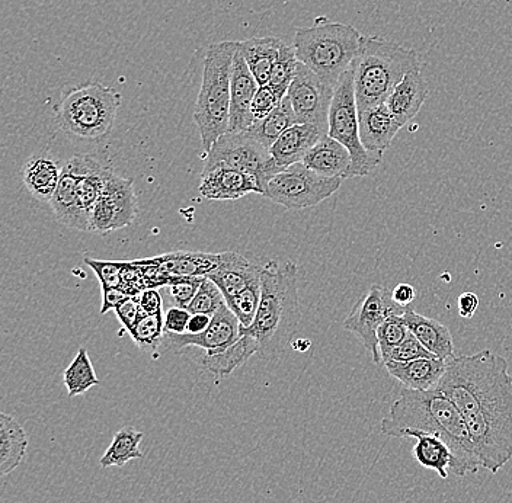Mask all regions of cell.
Returning a JSON list of instances; mask_svg holds the SVG:
<instances>
[{
  "label": "cell",
  "instance_id": "cell-18",
  "mask_svg": "<svg viewBox=\"0 0 512 503\" xmlns=\"http://www.w3.org/2000/svg\"><path fill=\"white\" fill-rule=\"evenodd\" d=\"M261 194V187L254 176L235 169H214L201 175V197L211 201L239 200L245 195Z\"/></svg>",
  "mask_w": 512,
  "mask_h": 503
},
{
  "label": "cell",
  "instance_id": "cell-13",
  "mask_svg": "<svg viewBox=\"0 0 512 503\" xmlns=\"http://www.w3.org/2000/svg\"><path fill=\"white\" fill-rule=\"evenodd\" d=\"M137 216V197L133 179L112 173L104 194L91 214V232L108 233L130 226Z\"/></svg>",
  "mask_w": 512,
  "mask_h": 503
},
{
  "label": "cell",
  "instance_id": "cell-43",
  "mask_svg": "<svg viewBox=\"0 0 512 503\" xmlns=\"http://www.w3.org/2000/svg\"><path fill=\"white\" fill-rule=\"evenodd\" d=\"M191 313L182 307H172L165 315V333L184 335L188 331V323L191 320Z\"/></svg>",
  "mask_w": 512,
  "mask_h": 503
},
{
  "label": "cell",
  "instance_id": "cell-38",
  "mask_svg": "<svg viewBox=\"0 0 512 503\" xmlns=\"http://www.w3.org/2000/svg\"><path fill=\"white\" fill-rule=\"evenodd\" d=\"M421 358H435L434 355L425 348L412 333L406 336L405 341L400 342L395 348L387 349L382 352V361L389 362H409L421 360Z\"/></svg>",
  "mask_w": 512,
  "mask_h": 503
},
{
  "label": "cell",
  "instance_id": "cell-20",
  "mask_svg": "<svg viewBox=\"0 0 512 503\" xmlns=\"http://www.w3.org/2000/svg\"><path fill=\"white\" fill-rule=\"evenodd\" d=\"M326 131L315 124H294L281 134L270 149L272 159L281 169L303 162L307 153L326 136Z\"/></svg>",
  "mask_w": 512,
  "mask_h": 503
},
{
  "label": "cell",
  "instance_id": "cell-24",
  "mask_svg": "<svg viewBox=\"0 0 512 503\" xmlns=\"http://www.w3.org/2000/svg\"><path fill=\"white\" fill-rule=\"evenodd\" d=\"M304 165L326 178L348 179L351 169V155L347 147L336 142L331 136H323L303 159Z\"/></svg>",
  "mask_w": 512,
  "mask_h": 503
},
{
  "label": "cell",
  "instance_id": "cell-19",
  "mask_svg": "<svg viewBox=\"0 0 512 503\" xmlns=\"http://www.w3.org/2000/svg\"><path fill=\"white\" fill-rule=\"evenodd\" d=\"M402 127L386 104L360 112L361 143L368 152L384 155Z\"/></svg>",
  "mask_w": 512,
  "mask_h": 503
},
{
  "label": "cell",
  "instance_id": "cell-27",
  "mask_svg": "<svg viewBox=\"0 0 512 503\" xmlns=\"http://www.w3.org/2000/svg\"><path fill=\"white\" fill-rule=\"evenodd\" d=\"M22 176H24V185L31 192L32 197L50 204L59 187L62 169L47 156H34L25 163Z\"/></svg>",
  "mask_w": 512,
  "mask_h": 503
},
{
  "label": "cell",
  "instance_id": "cell-48",
  "mask_svg": "<svg viewBox=\"0 0 512 503\" xmlns=\"http://www.w3.org/2000/svg\"><path fill=\"white\" fill-rule=\"evenodd\" d=\"M392 299L400 307H411L416 299V290L411 284H399L393 288Z\"/></svg>",
  "mask_w": 512,
  "mask_h": 503
},
{
  "label": "cell",
  "instance_id": "cell-15",
  "mask_svg": "<svg viewBox=\"0 0 512 503\" xmlns=\"http://www.w3.org/2000/svg\"><path fill=\"white\" fill-rule=\"evenodd\" d=\"M259 85L243 57L240 47L233 60L232 82H230V124L229 131L242 133L248 131L255 123L252 114L254 101Z\"/></svg>",
  "mask_w": 512,
  "mask_h": 503
},
{
  "label": "cell",
  "instance_id": "cell-6",
  "mask_svg": "<svg viewBox=\"0 0 512 503\" xmlns=\"http://www.w3.org/2000/svg\"><path fill=\"white\" fill-rule=\"evenodd\" d=\"M239 47L240 41L211 44L204 57L203 82L195 102L194 121L206 152L223 134L229 133L230 82Z\"/></svg>",
  "mask_w": 512,
  "mask_h": 503
},
{
  "label": "cell",
  "instance_id": "cell-41",
  "mask_svg": "<svg viewBox=\"0 0 512 503\" xmlns=\"http://www.w3.org/2000/svg\"><path fill=\"white\" fill-rule=\"evenodd\" d=\"M203 280L204 277L175 278V280L168 285L169 294H171L175 306L187 309L191 301L194 300V297L197 296Z\"/></svg>",
  "mask_w": 512,
  "mask_h": 503
},
{
  "label": "cell",
  "instance_id": "cell-1",
  "mask_svg": "<svg viewBox=\"0 0 512 503\" xmlns=\"http://www.w3.org/2000/svg\"><path fill=\"white\" fill-rule=\"evenodd\" d=\"M438 392L462 413L482 469L496 474L512 458V376L491 349L448 361Z\"/></svg>",
  "mask_w": 512,
  "mask_h": 503
},
{
  "label": "cell",
  "instance_id": "cell-26",
  "mask_svg": "<svg viewBox=\"0 0 512 503\" xmlns=\"http://www.w3.org/2000/svg\"><path fill=\"white\" fill-rule=\"evenodd\" d=\"M259 354V345L252 336L240 332L238 341L222 349V351L204 354L200 364L210 371L217 380L230 376L233 371L245 365L249 358Z\"/></svg>",
  "mask_w": 512,
  "mask_h": 503
},
{
  "label": "cell",
  "instance_id": "cell-4",
  "mask_svg": "<svg viewBox=\"0 0 512 503\" xmlns=\"http://www.w3.org/2000/svg\"><path fill=\"white\" fill-rule=\"evenodd\" d=\"M421 66L411 48L380 37H363L354 64L355 98L358 111L386 104L409 70Z\"/></svg>",
  "mask_w": 512,
  "mask_h": 503
},
{
  "label": "cell",
  "instance_id": "cell-11",
  "mask_svg": "<svg viewBox=\"0 0 512 503\" xmlns=\"http://www.w3.org/2000/svg\"><path fill=\"white\" fill-rule=\"evenodd\" d=\"M406 307H400L392 299V293L384 290L382 285H371L370 290L355 304L354 309L342 326L345 331L360 339L361 344L373 358L374 364H382L377 331L387 317L403 315Z\"/></svg>",
  "mask_w": 512,
  "mask_h": 503
},
{
  "label": "cell",
  "instance_id": "cell-36",
  "mask_svg": "<svg viewBox=\"0 0 512 503\" xmlns=\"http://www.w3.org/2000/svg\"><path fill=\"white\" fill-rule=\"evenodd\" d=\"M163 333H165L163 313H156V315L142 313L139 322L134 326L133 331L130 332V336L139 346H152V348H156L162 342Z\"/></svg>",
  "mask_w": 512,
  "mask_h": 503
},
{
  "label": "cell",
  "instance_id": "cell-8",
  "mask_svg": "<svg viewBox=\"0 0 512 503\" xmlns=\"http://www.w3.org/2000/svg\"><path fill=\"white\" fill-rule=\"evenodd\" d=\"M328 136L347 147L351 155L348 179L368 176L382 163L383 155L364 149L360 136V111L355 98L354 67L339 78L329 108Z\"/></svg>",
  "mask_w": 512,
  "mask_h": 503
},
{
  "label": "cell",
  "instance_id": "cell-21",
  "mask_svg": "<svg viewBox=\"0 0 512 503\" xmlns=\"http://www.w3.org/2000/svg\"><path fill=\"white\" fill-rule=\"evenodd\" d=\"M448 361L421 358L409 362H384L387 373L395 377L405 389L428 392L434 390L447 371Z\"/></svg>",
  "mask_w": 512,
  "mask_h": 503
},
{
  "label": "cell",
  "instance_id": "cell-31",
  "mask_svg": "<svg viewBox=\"0 0 512 503\" xmlns=\"http://www.w3.org/2000/svg\"><path fill=\"white\" fill-rule=\"evenodd\" d=\"M294 124H297L296 114L291 107L290 99L286 96L268 117L255 121L248 133L259 143L264 144L267 149H271L272 144L280 139L281 134L293 127Z\"/></svg>",
  "mask_w": 512,
  "mask_h": 503
},
{
  "label": "cell",
  "instance_id": "cell-44",
  "mask_svg": "<svg viewBox=\"0 0 512 503\" xmlns=\"http://www.w3.org/2000/svg\"><path fill=\"white\" fill-rule=\"evenodd\" d=\"M142 313V307H140L139 300L134 299V297H130V299L124 301L120 307L115 309V315L120 319L121 325L127 329L128 333L133 331L134 326L139 322Z\"/></svg>",
  "mask_w": 512,
  "mask_h": 503
},
{
  "label": "cell",
  "instance_id": "cell-33",
  "mask_svg": "<svg viewBox=\"0 0 512 503\" xmlns=\"http://www.w3.org/2000/svg\"><path fill=\"white\" fill-rule=\"evenodd\" d=\"M63 381L69 397L80 396L92 387L98 386L99 380L96 377L94 365H92L91 358H89L88 351L85 348L79 349L75 360L66 368Z\"/></svg>",
  "mask_w": 512,
  "mask_h": 503
},
{
  "label": "cell",
  "instance_id": "cell-49",
  "mask_svg": "<svg viewBox=\"0 0 512 503\" xmlns=\"http://www.w3.org/2000/svg\"><path fill=\"white\" fill-rule=\"evenodd\" d=\"M211 317L213 316L192 315L190 323H188L187 333H191V335H198V333H203L206 331L208 326H210Z\"/></svg>",
  "mask_w": 512,
  "mask_h": 503
},
{
  "label": "cell",
  "instance_id": "cell-17",
  "mask_svg": "<svg viewBox=\"0 0 512 503\" xmlns=\"http://www.w3.org/2000/svg\"><path fill=\"white\" fill-rule=\"evenodd\" d=\"M261 274L262 268L249 262L245 256L236 252H223L220 253L219 264L208 272L206 278L220 288L224 299L229 300L255 281L261 280Z\"/></svg>",
  "mask_w": 512,
  "mask_h": 503
},
{
  "label": "cell",
  "instance_id": "cell-7",
  "mask_svg": "<svg viewBox=\"0 0 512 503\" xmlns=\"http://www.w3.org/2000/svg\"><path fill=\"white\" fill-rule=\"evenodd\" d=\"M120 105L121 95L115 89L98 82L80 83L64 91L54 107L56 124L78 139L102 140L110 134Z\"/></svg>",
  "mask_w": 512,
  "mask_h": 503
},
{
  "label": "cell",
  "instance_id": "cell-30",
  "mask_svg": "<svg viewBox=\"0 0 512 503\" xmlns=\"http://www.w3.org/2000/svg\"><path fill=\"white\" fill-rule=\"evenodd\" d=\"M414 454L416 461L425 469L434 470L446 480L453 467V454L446 442L430 434L416 435Z\"/></svg>",
  "mask_w": 512,
  "mask_h": 503
},
{
  "label": "cell",
  "instance_id": "cell-35",
  "mask_svg": "<svg viewBox=\"0 0 512 503\" xmlns=\"http://www.w3.org/2000/svg\"><path fill=\"white\" fill-rule=\"evenodd\" d=\"M259 301H261V280L255 281L232 299L226 300V303L233 315L238 317L240 328L246 329L254 325Z\"/></svg>",
  "mask_w": 512,
  "mask_h": 503
},
{
  "label": "cell",
  "instance_id": "cell-9",
  "mask_svg": "<svg viewBox=\"0 0 512 503\" xmlns=\"http://www.w3.org/2000/svg\"><path fill=\"white\" fill-rule=\"evenodd\" d=\"M214 169H235L254 176L261 187V195L272 176L283 171L272 159L270 149L254 139L248 131H229L211 146L201 175Z\"/></svg>",
  "mask_w": 512,
  "mask_h": 503
},
{
  "label": "cell",
  "instance_id": "cell-25",
  "mask_svg": "<svg viewBox=\"0 0 512 503\" xmlns=\"http://www.w3.org/2000/svg\"><path fill=\"white\" fill-rule=\"evenodd\" d=\"M220 253L174 252L149 259L172 281L182 277H206L219 264Z\"/></svg>",
  "mask_w": 512,
  "mask_h": 503
},
{
  "label": "cell",
  "instance_id": "cell-14",
  "mask_svg": "<svg viewBox=\"0 0 512 503\" xmlns=\"http://www.w3.org/2000/svg\"><path fill=\"white\" fill-rule=\"evenodd\" d=\"M239 336L240 323L238 317L233 315L227 303H224L217 310L216 315L211 317L210 326L203 333H198V335L163 333L160 345H166L174 349L195 346V348H203L207 354H211V352L222 351V349L232 345L233 342L238 341Z\"/></svg>",
  "mask_w": 512,
  "mask_h": 503
},
{
  "label": "cell",
  "instance_id": "cell-46",
  "mask_svg": "<svg viewBox=\"0 0 512 503\" xmlns=\"http://www.w3.org/2000/svg\"><path fill=\"white\" fill-rule=\"evenodd\" d=\"M139 303L140 307H142V312L147 313V315L162 313V297H160L159 291H156L155 288H147V290L142 291Z\"/></svg>",
  "mask_w": 512,
  "mask_h": 503
},
{
  "label": "cell",
  "instance_id": "cell-42",
  "mask_svg": "<svg viewBox=\"0 0 512 503\" xmlns=\"http://www.w3.org/2000/svg\"><path fill=\"white\" fill-rule=\"evenodd\" d=\"M281 102L283 99L275 94L270 85L259 86L254 101H252V114H254L255 121L264 120Z\"/></svg>",
  "mask_w": 512,
  "mask_h": 503
},
{
  "label": "cell",
  "instance_id": "cell-3",
  "mask_svg": "<svg viewBox=\"0 0 512 503\" xmlns=\"http://www.w3.org/2000/svg\"><path fill=\"white\" fill-rule=\"evenodd\" d=\"M302 320L297 291V265L268 262L262 268L261 301L251 328L240 332L252 336L259 345V357H278L286 349Z\"/></svg>",
  "mask_w": 512,
  "mask_h": 503
},
{
  "label": "cell",
  "instance_id": "cell-32",
  "mask_svg": "<svg viewBox=\"0 0 512 503\" xmlns=\"http://www.w3.org/2000/svg\"><path fill=\"white\" fill-rule=\"evenodd\" d=\"M143 438V432L136 431L131 426L121 429L114 435L110 447L99 460V466L102 469L123 467L126 466L128 461L140 460V458H143V453L139 450V445Z\"/></svg>",
  "mask_w": 512,
  "mask_h": 503
},
{
  "label": "cell",
  "instance_id": "cell-34",
  "mask_svg": "<svg viewBox=\"0 0 512 503\" xmlns=\"http://www.w3.org/2000/svg\"><path fill=\"white\" fill-rule=\"evenodd\" d=\"M297 66H299V59H297L296 51L293 47L283 44L277 60L272 66L270 80H268V85L274 89L275 94L280 96L281 99L287 96L291 82L296 76Z\"/></svg>",
  "mask_w": 512,
  "mask_h": 503
},
{
  "label": "cell",
  "instance_id": "cell-28",
  "mask_svg": "<svg viewBox=\"0 0 512 503\" xmlns=\"http://www.w3.org/2000/svg\"><path fill=\"white\" fill-rule=\"evenodd\" d=\"M28 437L24 426L14 416L0 415V474L14 472L27 454Z\"/></svg>",
  "mask_w": 512,
  "mask_h": 503
},
{
  "label": "cell",
  "instance_id": "cell-23",
  "mask_svg": "<svg viewBox=\"0 0 512 503\" xmlns=\"http://www.w3.org/2000/svg\"><path fill=\"white\" fill-rule=\"evenodd\" d=\"M428 83L421 73V66L409 70L402 82L396 86L395 91L387 98L386 105L392 114L406 126L409 121L414 120L427 99Z\"/></svg>",
  "mask_w": 512,
  "mask_h": 503
},
{
  "label": "cell",
  "instance_id": "cell-10",
  "mask_svg": "<svg viewBox=\"0 0 512 503\" xmlns=\"http://www.w3.org/2000/svg\"><path fill=\"white\" fill-rule=\"evenodd\" d=\"M342 182V178H326L300 162L275 173L262 195L287 210H304L328 200Z\"/></svg>",
  "mask_w": 512,
  "mask_h": 503
},
{
  "label": "cell",
  "instance_id": "cell-37",
  "mask_svg": "<svg viewBox=\"0 0 512 503\" xmlns=\"http://www.w3.org/2000/svg\"><path fill=\"white\" fill-rule=\"evenodd\" d=\"M226 303L222 291L217 287L213 281L208 280L204 277L203 283H201L200 290H198L197 296L191 301L190 306L187 307L188 312L191 315H208L214 316L217 310Z\"/></svg>",
  "mask_w": 512,
  "mask_h": 503
},
{
  "label": "cell",
  "instance_id": "cell-16",
  "mask_svg": "<svg viewBox=\"0 0 512 503\" xmlns=\"http://www.w3.org/2000/svg\"><path fill=\"white\" fill-rule=\"evenodd\" d=\"M79 163L76 156L62 168L59 187L50 201L57 221L69 229L91 232V221L80 210L78 198Z\"/></svg>",
  "mask_w": 512,
  "mask_h": 503
},
{
  "label": "cell",
  "instance_id": "cell-12",
  "mask_svg": "<svg viewBox=\"0 0 512 503\" xmlns=\"http://www.w3.org/2000/svg\"><path fill=\"white\" fill-rule=\"evenodd\" d=\"M334 92L335 86L329 85L299 62L296 76L287 92L297 124H315L328 133L329 108Z\"/></svg>",
  "mask_w": 512,
  "mask_h": 503
},
{
  "label": "cell",
  "instance_id": "cell-45",
  "mask_svg": "<svg viewBox=\"0 0 512 503\" xmlns=\"http://www.w3.org/2000/svg\"><path fill=\"white\" fill-rule=\"evenodd\" d=\"M131 294L127 293L124 288L117 287H102V306L101 315L115 310L120 307L124 301L130 299Z\"/></svg>",
  "mask_w": 512,
  "mask_h": 503
},
{
  "label": "cell",
  "instance_id": "cell-50",
  "mask_svg": "<svg viewBox=\"0 0 512 503\" xmlns=\"http://www.w3.org/2000/svg\"><path fill=\"white\" fill-rule=\"evenodd\" d=\"M291 346H293L296 351L306 352L307 349L310 348V341H307V339H297V341L291 342Z\"/></svg>",
  "mask_w": 512,
  "mask_h": 503
},
{
  "label": "cell",
  "instance_id": "cell-22",
  "mask_svg": "<svg viewBox=\"0 0 512 503\" xmlns=\"http://www.w3.org/2000/svg\"><path fill=\"white\" fill-rule=\"evenodd\" d=\"M406 325L412 335L421 342L438 360L451 361L454 354L453 336L450 329L438 320L416 313L412 307H406L403 313Z\"/></svg>",
  "mask_w": 512,
  "mask_h": 503
},
{
  "label": "cell",
  "instance_id": "cell-29",
  "mask_svg": "<svg viewBox=\"0 0 512 503\" xmlns=\"http://www.w3.org/2000/svg\"><path fill=\"white\" fill-rule=\"evenodd\" d=\"M283 44V41L274 37H255L240 41V51L259 86L268 85L272 66Z\"/></svg>",
  "mask_w": 512,
  "mask_h": 503
},
{
  "label": "cell",
  "instance_id": "cell-47",
  "mask_svg": "<svg viewBox=\"0 0 512 503\" xmlns=\"http://www.w3.org/2000/svg\"><path fill=\"white\" fill-rule=\"evenodd\" d=\"M479 297L475 293H463L462 296L457 300V306H459V315L463 319H472L475 315L476 310L479 309Z\"/></svg>",
  "mask_w": 512,
  "mask_h": 503
},
{
  "label": "cell",
  "instance_id": "cell-39",
  "mask_svg": "<svg viewBox=\"0 0 512 503\" xmlns=\"http://www.w3.org/2000/svg\"><path fill=\"white\" fill-rule=\"evenodd\" d=\"M408 325H406L403 315H392L387 317L377 331V341H379L380 354L387 349L395 348L400 342L405 341L409 335Z\"/></svg>",
  "mask_w": 512,
  "mask_h": 503
},
{
  "label": "cell",
  "instance_id": "cell-40",
  "mask_svg": "<svg viewBox=\"0 0 512 503\" xmlns=\"http://www.w3.org/2000/svg\"><path fill=\"white\" fill-rule=\"evenodd\" d=\"M85 264L95 272L102 287L124 288V269L127 267V262L86 258Z\"/></svg>",
  "mask_w": 512,
  "mask_h": 503
},
{
  "label": "cell",
  "instance_id": "cell-2",
  "mask_svg": "<svg viewBox=\"0 0 512 503\" xmlns=\"http://www.w3.org/2000/svg\"><path fill=\"white\" fill-rule=\"evenodd\" d=\"M380 431L390 438H415L419 434L441 438L453 454L454 476L466 477L482 469L462 413L437 389H403L390 406L389 416L382 419Z\"/></svg>",
  "mask_w": 512,
  "mask_h": 503
},
{
  "label": "cell",
  "instance_id": "cell-5",
  "mask_svg": "<svg viewBox=\"0 0 512 503\" xmlns=\"http://www.w3.org/2000/svg\"><path fill=\"white\" fill-rule=\"evenodd\" d=\"M361 41L357 28L320 16L312 27L297 28L293 48L300 63L336 86L357 59Z\"/></svg>",
  "mask_w": 512,
  "mask_h": 503
}]
</instances>
